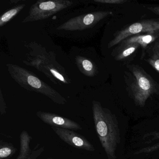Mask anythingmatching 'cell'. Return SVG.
Here are the masks:
<instances>
[{"label": "cell", "mask_w": 159, "mask_h": 159, "mask_svg": "<svg viewBox=\"0 0 159 159\" xmlns=\"http://www.w3.org/2000/svg\"><path fill=\"white\" fill-rule=\"evenodd\" d=\"M92 111L96 131L108 159H116V149L120 143L117 118L95 100L92 103Z\"/></svg>", "instance_id": "6da1fadb"}, {"label": "cell", "mask_w": 159, "mask_h": 159, "mask_svg": "<svg viewBox=\"0 0 159 159\" xmlns=\"http://www.w3.org/2000/svg\"><path fill=\"white\" fill-rule=\"evenodd\" d=\"M6 66L12 78L24 89L43 94L56 104H66L65 98L30 71L14 64H8Z\"/></svg>", "instance_id": "7a4b0ae2"}, {"label": "cell", "mask_w": 159, "mask_h": 159, "mask_svg": "<svg viewBox=\"0 0 159 159\" xmlns=\"http://www.w3.org/2000/svg\"><path fill=\"white\" fill-rule=\"evenodd\" d=\"M73 2L69 0H52L37 2L30 7L28 15L23 23L44 20L62 10L70 7Z\"/></svg>", "instance_id": "3957f363"}, {"label": "cell", "mask_w": 159, "mask_h": 159, "mask_svg": "<svg viewBox=\"0 0 159 159\" xmlns=\"http://www.w3.org/2000/svg\"><path fill=\"white\" fill-rule=\"evenodd\" d=\"M132 72L134 77L131 85L134 100L136 104L143 107L148 98L155 92L154 83L139 68L134 67Z\"/></svg>", "instance_id": "277c9868"}, {"label": "cell", "mask_w": 159, "mask_h": 159, "mask_svg": "<svg viewBox=\"0 0 159 159\" xmlns=\"http://www.w3.org/2000/svg\"><path fill=\"white\" fill-rule=\"evenodd\" d=\"M113 14L111 11L89 13L73 17L57 28L66 31L83 30L94 26L99 21Z\"/></svg>", "instance_id": "5b68a950"}, {"label": "cell", "mask_w": 159, "mask_h": 159, "mask_svg": "<svg viewBox=\"0 0 159 159\" xmlns=\"http://www.w3.org/2000/svg\"><path fill=\"white\" fill-rule=\"evenodd\" d=\"M154 34L159 33V22L148 20L137 22L130 25L126 28L119 31L113 39L108 43L109 48H111L122 42L130 36L140 33Z\"/></svg>", "instance_id": "8992f818"}, {"label": "cell", "mask_w": 159, "mask_h": 159, "mask_svg": "<svg viewBox=\"0 0 159 159\" xmlns=\"http://www.w3.org/2000/svg\"><path fill=\"white\" fill-rule=\"evenodd\" d=\"M52 129L61 140L73 148L88 152L95 150L93 145L86 138L73 130L53 126Z\"/></svg>", "instance_id": "52a82bcc"}, {"label": "cell", "mask_w": 159, "mask_h": 159, "mask_svg": "<svg viewBox=\"0 0 159 159\" xmlns=\"http://www.w3.org/2000/svg\"><path fill=\"white\" fill-rule=\"evenodd\" d=\"M37 117L44 123L63 129L78 131L83 129L80 125L69 118L59 116L56 113L39 111L36 112Z\"/></svg>", "instance_id": "ba28073f"}, {"label": "cell", "mask_w": 159, "mask_h": 159, "mask_svg": "<svg viewBox=\"0 0 159 159\" xmlns=\"http://www.w3.org/2000/svg\"><path fill=\"white\" fill-rule=\"evenodd\" d=\"M32 139L26 131H22L20 136V152L16 159H29L32 151L30 147Z\"/></svg>", "instance_id": "9c48e42d"}, {"label": "cell", "mask_w": 159, "mask_h": 159, "mask_svg": "<svg viewBox=\"0 0 159 159\" xmlns=\"http://www.w3.org/2000/svg\"><path fill=\"white\" fill-rule=\"evenodd\" d=\"M156 37L154 34H151L133 36L121 42V43L120 45L125 48L129 44L136 43L144 48L154 41Z\"/></svg>", "instance_id": "30bf717a"}, {"label": "cell", "mask_w": 159, "mask_h": 159, "mask_svg": "<svg viewBox=\"0 0 159 159\" xmlns=\"http://www.w3.org/2000/svg\"><path fill=\"white\" fill-rule=\"evenodd\" d=\"M76 64L80 71L88 77H93L97 72V69L94 65L91 60L81 56L76 58Z\"/></svg>", "instance_id": "8fae6325"}, {"label": "cell", "mask_w": 159, "mask_h": 159, "mask_svg": "<svg viewBox=\"0 0 159 159\" xmlns=\"http://www.w3.org/2000/svg\"><path fill=\"white\" fill-rule=\"evenodd\" d=\"M25 4H19L7 11L0 17V27H2L16 16L25 6Z\"/></svg>", "instance_id": "7c38bea8"}, {"label": "cell", "mask_w": 159, "mask_h": 159, "mask_svg": "<svg viewBox=\"0 0 159 159\" xmlns=\"http://www.w3.org/2000/svg\"><path fill=\"white\" fill-rule=\"evenodd\" d=\"M150 49L148 62L159 73V42H155Z\"/></svg>", "instance_id": "4fadbf2b"}, {"label": "cell", "mask_w": 159, "mask_h": 159, "mask_svg": "<svg viewBox=\"0 0 159 159\" xmlns=\"http://www.w3.org/2000/svg\"><path fill=\"white\" fill-rule=\"evenodd\" d=\"M17 148L12 144L1 140L0 142V159H9L14 155Z\"/></svg>", "instance_id": "5bb4252c"}, {"label": "cell", "mask_w": 159, "mask_h": 159, "mask_svg": "<svg viewBox=\"0 0 159 159\" xmlns=\"http://www.w3.org/2000/svg\"><path fill=\"white\" fill-rule=\"evenodd\" d=\"M140 45L136 43H133V44H129L126 47H125L124 50L121 52L116 57L117 60H121L126 57H128L129 56L134 52L136 50L138 49L139 46Z\"/></svg>", "instance_id": "9a60e30c"}, {"label": "cell", "mask_w": 159, "mask_h": 159, "mask_svg": "<svg viewBox=\"0 0 159 159\" xmlns=\"http://www.w3.org/2000/svg\"><path fill=\"white\" fill-rule=\"evenodd\" d=\"M153 136V138L151 139V140H158V139L159 140V133H155V134ZM158 149H159V142L152 145V146L147 147L146 148H143L135 152L134 154H139L142 153H149V152L155 151Z\"/></svg>", "instance_id": "2e32d148"}, {"label": "cell", "mask_w": 159, "mask_h": 159, "mask_svg": "<svg viewBox=\"0 0 159 159\" xmlns=\"http://www.w3.org/2000/svg\"><path fill=\"white\" fill-rule=\"evenodd\" d=\"M49 72L54 78H57V79L60 81L65 84L69 83L67 80L65 79V77L62 76V74H60L59 72H58L57 70L55 69L49 68Z\"/></svg>", "instance_id": "e0dca14e"}, {"label": "cell", "mask_w": 159, "mask_h": 159, "mask_svg": "<svg viewBox=\"0 0 159 159\" xmlns=\"http://www.w3.org/2000/svg\"><path fill=\"white\" fill-rule=\"evenodd\" d=\"M93 2L101 4H120L125 3L126 0H94Z\"/></svg>", "instance_id": "ac0fdd59"}, {"label": "cell", "mask_w": 159, "mask_h": 159, "mask_svg": "<svg viewBox=\"0 0 159 159\" xmlns=\"http://www.w3.org/2000/svg\"><path fill=\"white\" fill-rule=\"evenodd\" d=\"M6 109H7V107H6V103H5L4 98L2 96V92H1V98H0V113H1V115H3L6 113Z\"/></svg>", "instance_id": "d6986e66"}, {"label": "cell", "mask_w": 159, "mask_h": 159, "mask_svg": "<svg viewBox=\"0 0 159 159\" xmlns=\"http://www.w3.org/2000/svg\"><path fill=\"white\" fill-rule=\"evenodd\" d=\"M148 9L156 14L159 15V6L154 7H148Z\"/></svg>", "instance_id": "ffe728a7"}, {"label": "cell", "mask_w": 159, "mask_h": 159, "mask_svg": "<svg viewBox=\"0 0 159 159\" xmlns=\"http://www.w3.org/2000/svg\"><path fill=\"white\" fill-rule=\"evenodd\" d=\"M46 159H52V158H46Z\"/></svg>", "instance_id": "44dd1931"}]
</instances>
